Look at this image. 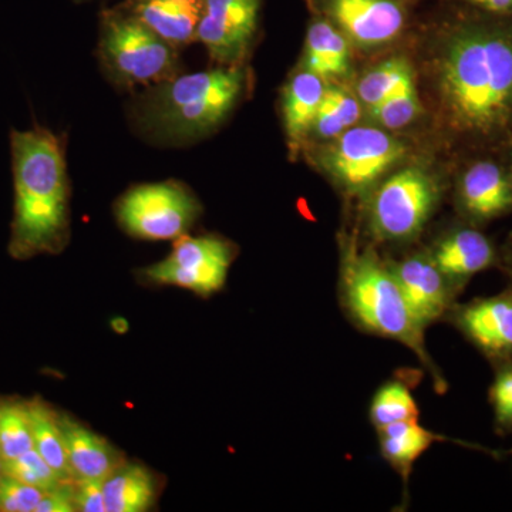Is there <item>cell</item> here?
<instances>
[{
    "mask_svg": "<svg viewBox=\"0 0 512 512\" xmlns=\"http://www.w3.org/2000/svg\"><path fill=\"white\" fill-rule=\"evenodd\" d=\"M421 26L412 60L441 146L468 160L512 148V15L456 2Z\"/></svg>",
    "mask_w": 512,
    "mask_h": 512,
    "instance_id": "1",
    "label": "cell"
},
{
    "mask_svg": "<svg viewBox=\"0 0 512 512\" xmlns=\"http://www.w3.org/2000/svg\"><path fill=\"white\" fill-rule=\"evenodd\" d=\"M15 212L12 258L62 252L70 238V180L64 140L46 127L10 131Z\"/></svg>",
    "mask_w": 512,
    "mask_h": 512,
    "instance_id": "2",
    "label": "cell"
},
{
    "mask_svg": "<svg viewBox=\"0 0 512 512\" xmlns=\"http://www.w3.org/2000/svg\"><path fill=\"white\" fill-rule=\"evenodd\" d=\"M244 64L181 74L147 87L131 106V116L146 136L167 144L207 137L227 121L249 89Z\"/></svg>",
    "mask_w": 512,
    "mask_h": 512,
    "instance_id": "3",
    "label": "cell"
},
{
    "mask_svg": "<svg viewBox=\"0 0 512 512\" xmlns=\"http://www.w3.org/2000/svg\"><path fill=\"white\" fill-rule=\"evenodd\" d=\"M339 295L342 308L357 328L412 350L433 377L437 393L447 392L446 379L424 342L426 329L407 305L387 259L380 258L375 249L357 244L355 238L340 241Z\"/></svg>",
    "mask_w": 512,
    "mask_h": 512,
    "instance_id": "4",
    "label": "cell"
},
{
    "mask_svg": "<svg viewBox=\"0 0 512 512\" xmlns=\"http://www.w3.org/2000/svg\"><path fill=\"white\" fill-rule=\"evenodd\" d=\"M446 190L443 175L429 165H400L365 200L370 235L384 244L414 241L439 210Z\"/></svg>",
    "mask_w": 512,
    "mask_h": 512,
    "instance_id": "5",
    "label": "cell"
},
{
    "mask_svg": "<svg viewBox=\"0 0 512 512\" xmlns=\"http://www.w3.org/2000/svg\"><path fill=\"white\" fill-rule=\"evenodd\" d=\"M99 56L111 82L123 89L156 86L181 69L178 49L121 5L100 13Z\"/></svg>",
    "mask_w": 512,
    "mask_h": 512,
    "instance_id": "6",
    "label": "cell"
},
{
    "mask_svg": "<svg viewBox=\"0 0 512 512\" xmlns=\"http://www.w3.org/2000/svg\"><path fill=\"white\" fill-rule=\"evenodd\" d=\"M410 147L392 131L375 124H356L315 147L313 160L348 198L366 200L377 184L407 163Z\"/></svg>",
    "mask_w": 512,
    "mask_h": 512,
    "instance_id": "7",
    "label": "cell"
},
{
    "mask_svg": "<svg viewBox=\"0 0 512 512\" xmlns=\"http://www.w3.org/2000/svg\"><path fill=\"white\" fill-rule=\"evenodd\" d=\"M201 210L190 188L178 181H164L131 188L121 197L116 214L127 234L167 241L187 235Z\"/></svg>",
    "mask_w": 512,
    "mask_h": 512,
    "instance_id": "8",
    "label": "cell"
},
{
    "mask_svg": "<svg viewBox=\"0 0 512 512\" xmlns=\"http://www.w3.org/2000/svg\"><path fill=\"white\" fill-rule=\"evenodd\" d=\"M237 247L218 235L175 239L171 254L144 269L148 281L174 285L208 296L224 288Z\"/></svg>",
    "mask_w": 512,
    "mask_h": 512,
    "instance_id": "9",
    "label": "cell"
},
{
    "mask_svg": "<svg viewBox=\"0 0 512 512\" xmlns=\"http://www.w3.org/2000/svg\"><path fill=\"white\" fill-rule=\"evenodd\" d=\"M329 20L352 47L370 52L393 45L412 25L416 0H305Z\"/></svg>",
    "mask_w": 512,
    "mask_h": 512,
    "instance_id": "10",
    "label": "cell"
},
{
    "mask_svg": "<svg viewBox=\"0 0 512 512\" xmlns=\"http://www.w3.org/2000/svg\"><path fill=\"white\" fill-rule=\"evenodd\" d=\"M264 0H202L197 42L218 66L244 64L258 35Z\"/></svg>",
    "mask_w": 512,
    "mask_h": 512,
    "instance_id": "11",
    "label": "cell"
},
{
    "mask_svg": "<svg viewBox=\"0 0 512 512\" xmlns=\"http://www.w3.org/2000/svg\"><path fill=\"white\" fill-rule=\"evenodd\" d=\"M456 178L454 204L461 221L483 228L512 212V181L501 156L464 160Z\"/></svg>",
    "mask_w": 512,
    "mask_h": 512,
    "instance_id": "12",
    "label": "cell"
},
{
    "mask_svg": "<svg viewBox=\"0 0 512 512\" xmlns=\"http://www.w3.org/2000/svg\"><path fill=\"white\" fill-rule=\"evenodd\" d=\"M447 320L493 367L512 362V284L497 295L456 303Z\"/></svg>",
    "mask_w": 512,
    "mask_h": 512,
    "instance_id": "13",
    "label": "cell"
},
{
    "mask_svg": "<svg viewBox=\"0 0 512 512\" xmlns=\"http://www.w3.org/2000/svg\"><path fill=\"white\" fill-rule=\"evenodd\" d=\"M387 264L402 289L407 305L424 329L447 319L460 292L441 274L426 249L404 256L399 261H387Z\"/></svg>",
    "mask_w": 512,
    "mask_h": 512,
    "instance_id": "14",
    "label": "cell"
},
{
    "mask_svg": "<svg viewBox=\"0 0 512 512\" xmlns=\"http://www.w3.org/2000/svg\"><path fill=\"white\" fill-rule=\"evenodd\" d=\"M426 252L460 293L474 276L500 264V248L493 239L464 221L441 232Z\"/></svg>",
    "mask_w": 512,
    "mask_h": 512,
    "instance_id": "15",
    "label": "cell"
},
{
    "mask_svg": "<svg viewBox=\"0 0 512 512\" xmlns=\"http://www.w3.org/2000/svg\"><path fill=\"white\" fill-rule=\"evenodd\" d=\"M326 84L316 74L299 67L286 80L281 94V114L286 146L292 160H296L308 147Z\"/></svg>",
    "mask_w": 512,
    "mask_h": 512,
    "instance_id": "16",
    "label": "cell"
},
{
    "mask_svg": "<svg viewBox=\"0 0 512 512\" xmlns=\"http://www.w3.org/2000/svg\"><path fill=\"white\" fill-rule=\"evenodd\" d=\"M120 5L175 49L197 42L202 0H124Z\"/></svg>",
    "mask_w": 512,
    "mask_h": 512,
    "instance_id": "17",
    "label": "cell"
},
{
    "mask_svg": "<svg viewBox=\"0 0 512 512\" xmlns=\"http://www.w3.org/2000/svg\"><path fill=\"white\" fill-rule=\"evenodd\" d=\"M311 12L299 69L316 74L326 83L346 79L352 70V45L333 23Z\"/></svg>",
    "mask_w": 512,
    "mask_h": 512,
    "instance_id": "18",
    "label": "cell"
},
{
    "mask_svg": "<svg viewBox=\"0 0 512 512\" xmlns=\"http://www.w3.org/2000/svg\"><path fill=\"white\" fill-rule=\"evenodd\" d=\"M59 419L74 481H104L124 463L119 451L109 441L80 421L67 414H59Z\"/></svg>",
    "mask_w": 512,
    "mask_h": 512,
    "instance_id": "19",
    "label": "cell"
},
{
    "mask_svg": "<svg viewBox=\"0 0 512 512\" xmlns=\"http://www.w3.org/2000/svg\"><path fill=\"white\" fill-rule=\"evenodd\" d=\"M379 434L380 454L386 463L403 478L404 485L409 483L413 466L424 453L437 441H447L434 431L421 426L419 420L399 421L377 430Z\"/></svg>",
    "mask_w": 512,
    "mask_h": 512,
    "instance_id": "20",
    "label": "cell"
},
{
    "mask_svg": "<svg viewBox=\"0 0 512 512\" xmlns=\"http://www.w3.org/2000/svg\"><path fill=\"white\" fill-rule=\"evenodd\" d=\"M107 512H144L156 503L157 483L146 467L121 463L103 483Z\"/></svg>",
    "mask_w": 512,
    "mask_h": 512,
    "instance_id": "21",
    "label": "cell"
},
{
    "mask_svg": "<svg viewBox=\"0 0 512 512\" xmlns=\"http://www.w3.org/2000/svg\"><path fill=\"white\" fill-rule=\"evenodd\" d=\"M363 107L356 94L339 83L326 84L309 143L325 144L359 124Z\"/></svg>",
    "mask_w": 512,
    "mask_h": 512,
    "instance_id": "22",
    "label": "cell"
},
{
    "mask_svg": "<svg viewBox=\"0 0 512 512\" xmlns=\"http://www.w3.org/2000/svg\"><path fill=\"white\" fill-rule=\"evenodd\" d=\"M424 114L426 109L421 99L416 72L409 74L382 103L366 111L370 123L392 133L414 126L417 121L423 119Z\"/></svg>",
    "mask_w": 512,
    "mask_h": 512,
    "instance_id": "23",
    "label": "cell"
},
{
    "mask_svg": "<svg viewBox=\"0 0 512 512\" xmlns=\"http://www.w3.org/2000/svg\"><path fill=\"white\" fill-rule=\"evenodd\" d=\"M29 413L32 420L33 448L45 458L63 481L72 483L74 480L70 473L59 414L40 400L29 402Z\"/></svg>",
    "mask_w": 512,
    "mask_h": 512,
    "instance_id": "24",
    "label": "cell"
},
{
    "mask_svg": "<svg viewBox=\"0 0 512 512\" xmlns=\"http://www.w3.org/2000/svg\"><path fill=\"white\" fill-rule=\"evenodd\" d=\"M414 72L412 60L406 56H392L367 70L356 82L355 93L363 110L369 111L400 86Z\"/></svg>",
    "mask_w": 512,
    "mask_h": 512,
    "instance_id": "25",
    "label": "cell"
},
{
    "mask_svg": "<svg viewBox=\"0 0 512 512\" xmlns=\"http://www.w3.org/2000/svg\"><path fill=\"white\" fill-rule=\"evenodd\" d=\"M369 419L376 430L399 421L419 420V404L409 384L400 379L384 383L370 403Z\"/></svg>",
    "mask_w": 512,
    "mask_h": 512,
    "instance_id": "26",
    "label": "cell"
},
{
    "mask_svg": "<svg viewBox=\"0 0 512 512\" xmlns=\"http://www.w3.org/2000/svg\"><path fill=\"white\" fill-rule=\"evenodd\" d=\"M33 448L29 403L0 402V458L13 460Z\"/></svg>",
    "mask_w": 512,
    "mask_h": 512,
    "instance_id": "27",
    "label": "cell"
},
{
    "mask_svg": "<svg viewBox=\"0 0 512 512\" xmlns=\"http://www.w3.org/2000/svg\"><path fill=\"white\" fill-rule=\"evenodd\" d=\"M3 471L6 476L16 478L22 483L33 485L39 490H55L60 484L66 483L62 477L49 466V463L32 448L22 456L13 460L3 461Z\"/></svg>",
    "mask_w": 512,
    "mask_h": 512,
    "instance_id": "28",
    "label": "cell"
},
{
    "mask_svg": "<svg viewBox=\"0 0 512 512\" xmlns=\"http://www.w3.org/2000/svg\"><path fill=\"white\" fill-rule=\"evenodd\" d=\"M494 380L488 400L494 413V430L498 436L512 434V362L494 367Z\"/></svg>",
    "mask_w": 512,
    "mask_h": 512,
    "instance_id": "29",
    "label": "cell"
},
{
    "mask_svg": "<svg viewBox=\"0 0 512 512\" xmlns=\"http://www.w3.org/2000/svg\"><path fill=\"white\" fill-rule=\"evenodd\" d=\"M45 491L3 476L0 483V512H36Z\"/></svg>",
    "mask_w": 512,
    "mask_h": 512,
    "instance_id": "30",
    "label": "cell"
},
{
    "mask_svg": "<svg viewBox=\"0 0 512 512\" xmlns=\"http://www.w3.org/2000/svg\"><path fill=\"white\" fill-rule=\"evenodd\" d=\"M104 481L80 480L74 481V500L77 511L107 512Z\"/></svg>",
    "mask_w": 512,
    "mask_h": 512,
    "instance_id": "31",
    "label": "cell"
},
{
    "mask_svg": "<svg viewBox=\"0 0 512 512\" xmlns=\"http://www.w3.org/2000/svg\"><path fill=\"white\" fill-rule=\"evenodd\" d=\"M77 511L74 500V481L63 483L55 490H50L43 495L36 512H74Z\"/></svg>",
    "mask_w": 512,
    "mask_h": 512,
    "instance_id": "32",
    "label": "cell"
},
{
    "mask_svg": "<svg viewBox=\"0 0 512 512\" xmlns=\"http://www.w3.org/2000/svg\"><path fill=\"white\" fill-rule=\"evenodd\" d=\"M441 2H456L471 6V8L485 10V12L512 15V0H441Z\"/></svg>",
    "mask_w": 512,
    "mask_h": 512,
    "instance_id": "33",
    "label": "cell"
},
{
    "mask_svg": "<svg viewBox=\"0 0 512 512\" xmlns=\"http://www.w3.org/2000/svg\"><path fill=\"white\" fill-rule=\"evenodd\" d=\"M498 268L504 272L508 281L512 284V232L500 247V264Z\"/></svg>",
    "mask_w": 512,
    "mask_h": 512,
    "instance_id": "34",
    "label": "cell"
},
{
    "mask_svg": "<svg viewBox=\"0 0 512 512\" xmlns=\"http://www.w3.org/2000/svg\"><path fill=\"white\" fill-rule=\"evenodd\" d=\"M505 161H507L508 173H510L512 181V148L507 154H505Z\"/></svg>",
    "mask_w": 512,
    "mask_h": 512,
    "instance_id": "35",
    "label": "cell"
},
{
    "mask_svg": "<svg viewBox=\"0 0 512 512\" xmlns=\"http://www.w3.org/2000/svg\"><path fill=\"white\" fill-rule=\"evenodd\" d=\"M3 476H5V471H3V460L0 458V483H2Z\"/></svg>",
    "mask_w": 512,
    "mask_h": 512,
    "instance_id": "36",
    "label": "cell"
},
{
    "mask_svg": "<svg viewBox=\"0 0 512 512\" xmlns=\"http://www.w3.org/2000/svg\"><path fill=\"white\" fill-rule=\"evenodd\" d=\"M74 2L83 3V2H87V0H74Z\"/></svg>",
    "mask_w": 512,
    "mask_h": 512,
    "instance_id": "37",
    "label": "cell"
},
{
    "mask_svg": "<svg viewBox=\"0 0 512 512\" xmlns=\"http://www.w3.org/2000/svg\"><path fill=\"white\" fill-rule=\"evenodd\" d=\"M511 453H512V450H511Z\"/></svg>",
    "mask_w": 512,
    "mask_h": 512,
    "instance_id": "38",
    "label": "cell"
}]
</instances>
